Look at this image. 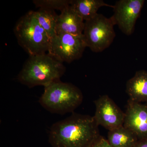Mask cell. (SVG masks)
Here are the masks:
<instances>
[{"instance_id": "cell-3", "label": "cell", "mask_w": 147, "mask_h": 147, "mask_svg": "<svg viewBox=\"0 0 147 147\" xmlns=\"http://www.w3.org/2000/svg\"><path fill=\"white\" fill-rule=\"evenodd\" d=\"M83 100V94L78 87L59 80L44 87L39 102L50 113L64 115L73 113Z\"/></svg>"}, {"instance_id": "cell-11", "label": "cell", "mask_w": 147, "mask_h": 147, "mask_svg": "<svg viewBox=\"0 0 147 147\" xmlns=\"http://www.w3.org/2000/svg\"><path fill=\"white\" fill-rule=\"evenodd\" d=\"M126 92L129 99L134 102H147V71L140 70L127 82Z\"/></svg>"}, {"instance_id": "cell-5", "label": "cell", "mask_w": 147, "mask_h": 147, "mask_svg": "<svg viewBox=\"0 0 147 147\" xmlns=\"http://www.w3.org/2000/svg\"><path fill=\"white\" fill-rule=\"evenodd\" d=\"M115 26L112 17L107 18L100 13L85 21L83 35L87 47L96 53L108 48L116 36Z\"/></svg>"}, {"instance_id": "cell-15", "label": "cell", "mask_w": 147, "mask_h": 147, "mask_svg": "<svg viewBox=\"0 0 147 147\" xmlns=\"http://www.w3.org/2000/svg\"><path fill=\"white\" fill-rule=\"evenodd\" d=\"M71 0H35L33 3L37 7L50 10H60L70 5Z\"/></svg>"}, {"instance_id": "cell-2", "label": "cell", "mask_w": 147, "mask_h": 147, "mask_svg": "<svg viewBox=\"0 0 147 147\" xmlns=\"http://www.w3.org/2000/svg\"><path fill=\"white\" fill-rule=\"evenodd\" d=\"M65 71L63 64L48 54L30 56L18 74L17 80L30 88L47 86L60 80Z\"/></svg>"}, {"instance_id": "cell-7", "label": "cell", "mask_w": 147, "mask_h": 147, "mask_svg": "<svg viewBox=\"0 0 147 147\" xmlns=\"http://www.w3.org/2000/svg\"><path fill=\"white\" fill-rule=\"evenodd\" d=\"M144 3V0H119L113 5L114 14L111 17L115 25L126 35L134 32Z\"/></svg>"}, {"instance_id": "cell-14", "label": "cell", "mask_w": 147, "mask_h": 147, "mask_svg": "<svg viewBox=\"0 0 147 147\" xmlns=\"http://www.w3.org/2000/svg\"><path fill=\"white\" fill-rule=\"evenodd\" d=\"M34 14L40 25L52 38L56 34V26L59 15L55 10L42 8L34 11Z\"/></svg>"}, {"instance_id": "cell-16", "label": "cell", "mask_w": 147, "mask_h": 147, "mask_svg": "<svg viewBox=\"0 0 147 147\" xmlns=\"http://www.w3.org/2000/svg\"><path fill=\"white\" fill-rule=\"evenodd\" d=\"M90 147H112L107 141L101 136Z\"/></svg>"}, {"instance_id": "cell-1", "label": "cell", "mask_w": 147, "mask_h": 147, "mask_svg": "<svg viewBox=\"0 0 147 147\" xmlns=\"http://www.w3.org/2000/svg\"><path fill=\"white\" fill-rule=\"evenodd\" d=\"M100 136L93 116L72 113L52 125L49 142L53 147H90Z\"/></svg>"}, {"instance_id": "cell-12", "label": "cell", "mask_w": 147, "mask_h": 147, "mask_svg": "<svg viewBox=\"0 0 147 147\" xmlns=\"http://www.w3.org/2000/svg\"><path fill=\"white\" fill-rule=\"evenodd\" d=\"M70 5L85 21L94 17L100 7H114L102 0H71Z\"/></svg>"}, {"instance_id": "cell-13", "label": "cell", "mask_w": 147, "mask_h": 147, "mask_svg": "<svg viewBox=\"0 0 147 147\" xmlns=\"http://www.w3.org/2000/svg\"><path fill=\"white\" fill-rule=\"evenodd\" d=\"M107 140L112 147H133L139 140L132 131L123 125L109 130Z\"/></svg>"}, {"instance_id": "cell-17", "label": "cell", "mask_w": 147, "mask_h": 147, "mask_svg": "<svg viewBox=\"0 0 147 147\" xmlns=\"http://www.w3.org/2000/svg\"><path fill=\"white\" fill-rule=\"evenodd\" d=\"M133 147H147V139L139 140Z\"/></svg>"}, {"instance_id": "cell-8", "label": "cell", "mask_w": 147, "mask_h": 147, "mask_svg": "<svg viewBox=\"0 0 147 147\" xmlns=\"http://www.w3.org/2000/svg\"><path fill=\"white\" fill-rule=\"evenodd\" d=\"M95 113L93 116L98 125L111 130L123 125L125 113L107 95L94 101Z\"/></svg>"}, {"instance_id": "cell-9", "label": "cell", "mask_w": 147, "mask_h": 147, "mask_svg": "<svg viewBox=\"0 0 147 147\" xmlns=\"http://www.w3.org/2000/svg\"><path fill=\"white\" fill-rule=\"evenodd\" d=\"M125 113L123 126L139 140L147 139V105L128 100Z\"/></svg>"}, {"instance_id": "cell-4", "label": "cell", "mask_w": 147, "mask_h": 147, "mask_svg": "<svg viewBox=\"0 0 147 147\" xmlns=\"http://www.w3.org/2000/svg\"><path fill=\"white\" fill-rule=\"evenodd\" d=\"M14 32L18 44L30 57L48 52L51 38L40 25L33 11L19 19Z\"/></svg>"}, {"instance_id": "cell-10", "label": "cell", "mask_w": 147, "mask_h": 147, "mask_svg": "<svg viewBox=\"0 0 147 147\" xmlns=\"http://www.w3.org/2000/svg\"><path fill=\"white\" fill-rule=\"evenodd\" d=\"M85 26V21L71 5L64 9L58 16L56 34L67 33L82 35Z\"/></svg>"}, {"instance_id": "cell-6", "label": "cell", "mask_w": 147, "mask_h": 147, "mask_svg": "<svg viewBox=\"0 0 147 147\" xmlns=\"http://www.w3.org/2000/svg\"><path fill=\"white\" fill-rule=\"evenodd\" d=\"M86 47L83 35L56 34L51 38L47 52L62 63H70L82 57Z\"/></svg>"}]
</instances>
